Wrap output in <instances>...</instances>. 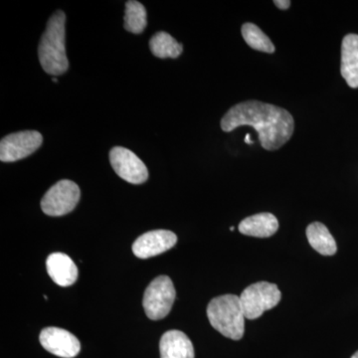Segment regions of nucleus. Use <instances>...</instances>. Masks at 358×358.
I'll use <instances>...</instances> for the list:
<instances>
[{"label": "nucleus", "instance_id": "4468645a", "mask_svg": "<svg viewBox=\"0 0 358 358\" xmlns=\"http://www.w3.org/2000/svg\"><path fill=\"white\" fill-rule=\"evenodd\" d=\"M238 229L247 236L268 238L279 229V222L275 215L266 212L245 218L240 222Z\"/></svg>", "mask_w": 358, "mask_h": 358}, {"label": "nucleus", "instance_id": "2eb2a0df", "mask_svg": "<svg viewBox=\"0 0 358 358\" xmlns=\"http://www.w3.org/2000/svg\"><path fill=\"white\" fill-rule=\"evenodd\" d=\"M307 237L310 246L322 255L333 256L336 253V240L324 224H310L307 228Z\"/></svg>", "mask_w": 358, "mask_h": 358}, {"label": "nucleus", "instance_id": "ddd939ff", "mask_svg": "<svg viewBox=\"0 0 358 358\" xmlns=\"http://www.w3.org/2000/svg\"><path fill=\"white\" fill-rule=\"evenodd\" d=\"M341 76L350 88H358V35L348 34L341 44Z\"/></svg>", "mask_w": 358, "mask_h": 358}, {"label": "nucleus", "instance_id": "6e6552de", "mask_svg": "<svg viewBox=\"0 0 358 358\" xmlns=\"http://www.w3.org/2000/svg\"><path fill=\"white\" fill-rule=\"evenodd\" d=\"M110 162L115 173L133 185H141L148 178V167L128 148L115 147L110 152Z\"/></svg>", "mask_w": 358, "mask_h": 358}, {"label": "nucleus", "instance_id": "5701e85b", "mask_svg": "<svg viewBox=\"0 0 358 358\" xmlns=\"http://www.w3.org/2000/svg\"><path fill=\"white\" fill-rule=\"evenodd\" d=\"M230 231H234V227H233V226H231Z\"/></svg>", "mask_w": 358, "mask_h": 358}, {"label": "nucleus", "instance_id": "f257e3e1", "mask_svg": "<svg viewBox=\"0 0 358 358\" xmlns=\"http://www.w3.org/2000/svg\"><path fill=\"white\" fill-rule=\"evenodd\" d=\"M242 126L255 129L261 145L267 150H279L292 138L294 129L288 110L259 101L237 103L221 120V129L225 133Z\"/></svg>", "mask_w": 358, "mask_h": 358}, {"label": "nucleus", "instance_id": "412c9836", "mask_svg": "<svg viewBox=\"0 0 358 358\" xmlns=\"http://www.w3.org/2000/svg\"><path fill=\"white\" fill-rule=\"evenodd\" d=\"M352 358H358V352H355V355H352Z\"/></svg>", "mask_w": 358, "mask_h": 358}, {"label": "nucleus", "instance_id": "a211bd4d", "mask_svg": "<svg viewBox=\"0 0 358 358\" xmlns=\"http://www.w3.org/2000/svg\"><path fill=\"white\" fill-rule=\"evenodd\" d=\"M242 36L246 43L254 50L265 52V53H274L275 45L254 23H245L242 26Z\"/></svg>", "mask_w": 358, "mask_h": 358}, {"label": "nucleus", "instance_id": "1a4fd4ad", "mask_svg": "<svg viewBox=\"0 0 358 358\" xmlns=\"http://www.w3.org/2000/svg\"><path fill=\"white\" fill-rule=\"evenodd\" d=\"M39 341L44 350L62 358L76 357L81 350L79 339L66 329L46 327L41 331Z\"/></svg>", "mask_w": 358, "mask_h": 358}, {"label": "nucleus", "instance_id": "20e7f679", "mask_svg": "<svg viewBox=\"0 0 358 358\" xmlns=\"http://www.w3.org/2000/svg\"><path fill=\"white\" fill-rule=\"evenodd\" d=\"M282 294L275 284L259 282L247 287L240 296L246 319L256 320L266 310H272L281 301Z\"/></svg>", "mask_w": 358, "mask_h": 358}, {"label": "nucleus", "instance_id": "f8f14e48", "mask_svg": "<svg viewBox=\"0 0 358 358\" xmlns=\"http://www.w3.org/2000/svg\"><path fill=\"white\" fill-rule=\"evenodd\" d=\"M160 358H194L192 341L180 331H169L159 343Z\"/></svg>", "mask_w": 358, "mask_h": 358}, {"label": "nucleus", "instance_id": "9b49d317", "mask_svg": "<svg viewBox=\"0 0 358 358\" xmlns=\"http://www.w3.org/2000/svg\"><path fill=\"white\" fill-rule=\"evenodd\" d=\"M47 273L60 287L72 286L78 279V268L64 253H53L46 260Z\"/></svg>", "mask_w": 358, "mask_h": 358}, {"label": "nucleus", "instance_id": "aec40b11", "mask_svg": "<svg viewBox=\"0 0 358 358\" xmlns=\"http://www.w3.org/2000/svg\"><path fill=\"white\" fill-rule=\"evenodd\" d=\"M244 141L245 143H248V145H252V143H254L253 141L250 140V134H246Z\"/></svg>", "mask_w": 358, "mask_h": 358}, {"label": "nucleus", "instance_id": "9d476101", "mask_svg": "<svg viewBox=\"0 0 358 358\" xmlns=\"http://www.w3.org/2000/svg\"><path fill=\"white\" fill-rule=\"evenodd\" d=\"M176 242H178V236L171 231H150L134 241L133 252L138 258H152L169 251L174 247Z\"/></svg>", "mask_w": 358, "mask_h": 358}, {"label": "nucleus", "instance_id": "7ed1b4c3", "mask_svg": "<svg viewBox=\"0 0 358 358\" xmlns=\"http://www.w3.org/2000/svg\"><path fill=\"white\" fill-rule=\"evenodd\" d=\"M211 326L226 338L239 341L245 333V317L240 296L224 294L214 298L207 307Z\"/></svg>", "mask_w": 358, "mask_h": 358}, {"label": "nucleus", "instance_id": "4be33fe9", "mask_svg": "<svg viewBox=\"0 0 358 358\" xmlns=\"http://www.w3.org/2000/svg\"><path fill=\"white\" fill-rule=\"evenodd\" d=\"M53 82H55V83H57V78L54 77Z\"/></svg>", "mask_w": 358, "mask_h": 358}, {"label": "nucleus", "instance_id": "f03ea898", "mask_svg": "<svg viewBox=\"0 0 358 358\" xmlns=\"http://www.w3.org/2000/svg\"><path fill=\"white\" fill-rule=\"evenodd\" d=\"M66 15L56 11L47 23L38 48L40 64L52 76L64 74L69 68L65 47Z\"/></svg>", "mask_w": 358, "mask_h": 358}, {"label": "nucleus", "instance_id": "f3484780", "mask_svg": "<svg viewBox=\"0 0 358 358\" xmlns=\"http://www.w3.org/2000/svg\"><path fill=\"white\" fill-rule=\"evenodd\" d=\"M148 24L147 10L138 1L127 2L124 14V28L134 34H140Z\"/></svg>", "mask_w": 358, "mask_h": 358}, {"label": "nucleus", "instance_id": "39448f33", "mask_svg": "<svg viewBox=\"0 0 358 358\" xmlns=\"http://www.w3.org/2000/svg\"><path fill=\"white\" fill-rule=\"evenodd\" d=\"M176 289L171 278L166 275H159L148 285L143 296V306L148 319H164L176 300Z\"/></svg>", "mask_w": 358, "mask_h": 358}, {"label": "nucleus", "instance_id": "6ab92c4d", "mask_svg": "<svg viewBox=\"0 0 358 358\" xmlns=\"http://www.w3.org/2000/svg\"><path fill=\"white\" fill-rule=\"evenodd\" d=\"M274 3L278 8L282 9V10H286L291 6L289 0H277V1H274Z\"/></svg>", "mask_w": 358, "mask_h": 358}, {"label": "nucleus", "instance_id": "0eeeda50", "mask_svg": "<svg viewBox=\"0 0 358 358\" xmlns=\"http://www.w3.org/2000/svg\"><path fill=\"white\" fill-rule=\"evenodd\" d=\"M43 143V136L36 131H23L8 134L0 143V160L17 162L36 152Z\"/></svg>", "mask_w": 358, "mask_h": 358}, {"label": "nucleus", "instance_id": "dca6fc26", "mask_svg": "<svg viewBox=\"0 0 358 358\" xmlns=\"http://www.w3.org/2000/svg\"><path fill=\"white\" fill-rule=\"evenodd\" d=\"M150 48L155 57L160 59L178 58L182 53V45L178 43L171 34L159 32L150 41Z\"/></svg>", "mask_w": 358, "mask_h": 358}, {"label": "nucleus", "instance_id": "423d86ee", "mask_svg": "<svg viewBox=\"0 0 358 358\" xmlns=\"http://www.w3.org/2000/svg\"><path fill=\"white\" fill-rule=\"evenodd\" d=\"M80 195L81 192L76 183L63 179L45 193L41 200L42 210L53 217L66 215L76 208Z\"/></svg>", "mask_w": 358, "mask_h": 358}]
</instances>
